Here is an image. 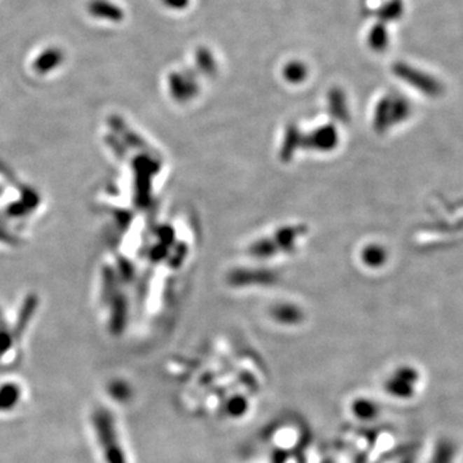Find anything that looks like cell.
Instances as JSON below:
<instances>
[{"label":"cell","instance_id":"52a82bcc","mask_svg":"<svg viewBox=\"0 0 463 463\" xmlns=\"http://www.w3.org/2000/svg\"><path fill=\"white\" fill-rule=\"evenodd\" d=\"M377 406L372 401L367 399H359L355 401L353 404V413L358 417L359 420H373L377 416Z\"/></svg>","mask_w":463,"mask_h":463},{"label":"cell","instance_id":"8992f818","mask_svg":"<svg viewBox=\"0 0 463 463\" xmlns=\"http://www.w3.org/2000/svg\"><path fill=\"white\" fill-rule=\"evenodd\" d=\"M22 390L15 382L0 385V412H7L15 408L21 401Z\"/></svg>","mask_w":463,"mask_h":463},{"label":"cell","instance_id":"9c48e42d","mask_svg":"<svg viewBox=\"0 0 463 463\" xmlns=\"http://www.w3.org/2000/svg\"><path fill=\"white\" fill-rule=\"evenodd\" d=\"M368 43L373 49H382L386 44V35L382 26H375L369 32Z\"/></svg>","mask_w":463,"mask_h":463},{"label":"cell","instance_id":"7a4b0ae2","mask_svg":"<svg viewBox=\"0 0 463 463\" xmlns=\"http://www.w3.org/2000/svg\"><path fill=\"white\" fill-rule=\"evenodd\" d=\"M424 386L421 371L415 367H399L385 381V393L396 401H413Z\"/></svg>","mask_w":463,"mask_h":463},{"label":"cell","instance_id":"5b68a950","mask_svg":"<svg viewBox=\"0 0 463 463\" xmlns=\"http://www.w3.org/2000/svg\"><path fill=\"white\" fill-rule=\"evenodd\" d=\"M63 61V53L58 48H48L43 53L38 55L34 63V69L38 74H48L55 70Z\"/></svg>","mask_w":463,"mask_h":463},{"label":"cell","instance_id":"277c9868","mask_svg":"<svg viewBox=\"0 0 463 463\" xmlns=\"http://www.w3.org/2000/svg\"><path fill=\"white\" fill-rule=\"evenodd\" d=\"M92 16L99 20H107L110 22H120L124 18L123 9L109 0H92L88 6Z\"/></svg>","mask_w":463,"mask_h":463},{"label":"cell","instance_id":"3957f363","mask_svg":"<svg viewBox=\"0 0 463 463\" xmlns=\"http://www.w3.org/2000/svg\"><path fill=\"white\" fill-rule=\"evenodd\" d=\"M462 458V444L455 436L443 434L432 441L426 463H461Z\"/></svg>","mask_w":463,"mask_h":463},{"label":"cell","instance_id":"ba28073f","mask_svg":"<svg viewBox=\"0 0 463 463\" xmlns=\"http://www.w3.org/2000/svg\"><path fill=\"white\" fill-rule=\"evenodd\" d=\"M109 393L115 401L124 403L132 396V389L125 381H112L109 386Z\"/></svg>","mask_w":463,"mask_h":463},{"label":"cell","instance_id":"30bf717a","mask_svg":"<svg viewBox=\"0 0 463 463\" xmlns=\"http://www.w3.org/2000/svg\"><path fill=\"white\" fill-rule=\"evenodd\" d=\"M189 0H163V3L169 8L181 9L188 6Z\"/></svg>","mask_w":463,"mask_h":463},{"label":"cell","instance_id":"6da1fadb","mask_svg":"<svg viewBox=\"0 0 463 463\" xmlns=\"http://www.w3.org/2000/svg\"><path fill=\"white\" fill-rule=\"evenodd\" d=\"M92 421L106 463H127L125 452L120 444L115 420L110 410L106 408L95 409Z\"/></svg>","mask_w":463,"mask_h":463}]
</instances>
